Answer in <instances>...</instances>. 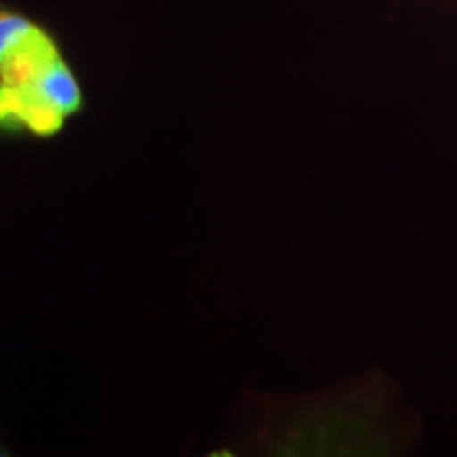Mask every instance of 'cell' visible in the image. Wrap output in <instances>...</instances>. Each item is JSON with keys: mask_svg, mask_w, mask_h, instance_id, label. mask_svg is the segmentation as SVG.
I'll return each instance as SVG.
<instances>
[{"mask_svg": "<svg viewBox=\"0 0 457 457\" xmlns=\"http://www.w3.org/2000/svg\"><path fill=\"white\" fill-rule=\"evenodd\" d=\"M85 106L83 87L64 54L15 83H0V134L49 140Z\"/></svg>", "mask_w": 457, "mask_h": 457, "instance_id": "cell-1", "label": "cell"}, {"mask_svg": "<svg viewBox=\"0 0 457 457\" xmlns=\"http://www.w3.org/2000/svg\"><path fill=\"white\" fill-rule=\"evenodd\" d=\"M37 21H32L30 17L17 13L7 7H0V55L4 51L13 47L21 37H26L32 30Z\"/></svg>", "mask_w": 457, "mask_h": 457, "instance_id": "cell-2", "label": "cell"}, {"mask_svg": "<svg viewBox=\"0 0 457 457\" xmlns=\"http://www.w3.org/2000/svg\"><path fill=\"white\" fill-rule=\"evenodd\" d=\"M3 455H7V449H4L3 445H0V457H3Z\"/></svg>", "mask_w": 457, "mask_h": 457, "instance_id": "cell-3", "label": "cell"}]
</instances>
